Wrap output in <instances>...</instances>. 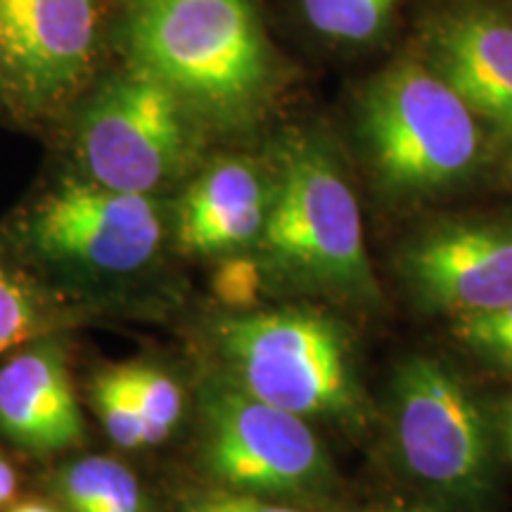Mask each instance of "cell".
Masks as SVG:
<instances>
[{"label": "cell", "mask_w": 512, "mask_h": 512, "mask_svg": "<svg viewBox=\"0 0 512 512\" xmlns=\"http://www.w3.org/2000/svg\"><path fill=\"white\" fill-rule=\"evenodd\" d=\"M133 64L221 126L252 119L273 81L271 50L245 0H131Z\"/></svg>", "instance_id": "1"}, {"label": "cell", "mask_w": 512, "mask_h": 512, "mask_svg": "<svg viewBox=\"0 0 512 512\" xmlns=\"http://www.w3.org/2000/svg\"><path fill=\"white\" fill-rule=\"evenodd\" d=\"M266 261L292 283L375 302L361 209L323 143L294 136L280 150V178L261 233Z\"/></svg>", "instance_id": "2"}, {"label": "cell", "mask_w": 512, "mask_h": 512, "mask_svg": "<svg viewBox=\"0 0 512 512\" xmlns=\"http://www.w3.org/2000/svg\"><path fill=\"white\" fill-rule=\"evenodd\" d=\"M361 136L382 183L430 192L463 181L482 157L477 117L432 69L394 64L363 93Z\"/></svg>", "instance_id": "3"}, {"label": "cell", "mask_w": 512, "mask_h": 512, "mask_svg": "<svg viewBox=\"0 0 512 512\" xmlns=\"http://www.w3.org/2000/svg\"><path fill=\"white\" fill-rule=\"evenodd\" d=\"M216 347L228 377L256 399L299 418L356 408L351 349L335 320L311 311H259L223 318Z\"/></svg>", "instance_id": "4"}, {"label": "cell", "mask_w": 512, "mask_h": 512, "mask_svg": "<svg viewBox=\"0 0 512 512\" xmlns=\"http://www.w3.org/2000/svg\"><path fill=\"white\" fill-rule=\"evenodd\" d=\"M192 150L188 105L138 64L102 83L76 128L86 178L136 195L152 197L174 183Z\"/></svg>", "instance_id": "5"}, {"label": "cell", "mask_w": 512, "mask_h": 512, "mask_svg": "<svg viewBox=\"0 0 512 512\" xmlns=\"http://www.w3.org/2000/svg\"><path fill=\"white\" fill-rule=\"evenodd\" d=\"M200 456L223 489L309 496L330 482V458L306 418L256 399L230 377L200 392Z\"/></svg>", "instance_id": "6"}, {"label": "cell", "mask_w": 512, "mask_h": 512, "mask_svg": "<svg viewBox=\"0 0 512 512\" xmlns=\"http://www.w3.org/2000/svg\"><path fill=\"white\" fill-rule=\"evenodd\" d=\"M394 437L415 482L448 501L475 505L494 479L489 434L475 399L444 363L411 356L394 377Z\"/></svg>", "instance_id": "7"}, {"label": "cell", "mask_w": 512, "mask_h": 512, "mask_svg": "<svg viewBox=\"0 0 512 512\" xmlns=\"http://www.w3.org/2000/svg\"><path fill=\"white\" fill-rule=\"evenodd\" d=\"M24 240L46 264L93 278H124L157 259L162 209L150 195L67 178L31 211Z\"/></svg>", "instance_id": "8"}, {"label": "cell", "mask_w": 512, "mask_h": 512, "mask_svg": "<svg viewBox=\"0 0 512 512\" xmlns=\"http://www.w3.org/2000/svg\"><path fill=\"white\" fill-rule=\"evenodd\" d=\"M95 41V0H0V46L12 91L46 110L83 81Z\"/></svg>", "instance_id": "9"}, {"label": "cell", "mask_w": 512, "mask_h": 512, "mask_svg": "<svg viewBox=\"0 0 512 512\" xmlns=\"http://www.w3.org/2000/svg\"><path fill=\"white\" fill-rule=\"evenodd\" d=\"M403 273L432 309L479 316L512 304V223H451L403 254Z\"/></svg>", "instance_id": "10"}, {"label": "cell", "mask_w": 512, "mask_h": 512, "mask_svg": "<svg viewBox=\"0 0 512 512\" xmlns=\"http://www.w3.org/2000/svg\"><path fill=\"white\" fill-rule=\"evenodd\" d=\"M0 432L41 456L69 451L86 437L60 344H34L0 368Z\"/></svg>", "instance_id": "11"}, {"label": "cell", "mask_w": 512, "mask_h": 512, "mask_svg": "<svg viewBox=\"0 0 512 512\" xmlns=\"http://www.w3.org/2000/svg\"><path fill=\"white\" fill-rule=\"evenodd\" d=\"M432 72L512 145V24L467 10L441 19L430 34Z\"/></svg>", "instance_id": "12"}, {"label": "cell", "mask_w": 512, "mask_h": 512, "mask_svg": "<svg viewBox=\"0 0 512 512\" xmlns=\"http://www.w3.org/2000/svg\"><path fill=\"white\" fill-rule=\"evenodd\" d=\"M273 202V185L254 164L226 159L190 185L176 216L183 252L214 256L259 242Z\"/></svg>", "instance_id": "13"}, {"label": "cell", "mask_w": 512, "mask_h": 512, "mask_svg": "<svg viewBox=\"0 0 512 512\" xmlns=\"http://www.w3.org/2000/svg\"><path fill=\"white\" fill-rule=\"evenodd\" d=\"M53 489L69 512H147L138 477L107 456L76 458L53 477Z\"/></svg>", "instance_id": "14"}, {"label": "cell", "mask_w": 512, "mask_h": 512, "mask_svg": "<svg viewBox=\"0 0 512 512\" xmlns=\"http://www.w3.org/2000/svg\"><path fill=\"white\" fill-rule=\"evenodd\" d=\"M128 387L143 418L147 446L164 444L183 420V392L164 370L152 366H124Z\"/></svg>", "instance_id": "15"}, {"label": "cell", "mask_w": 512, "mask_h": 512, "mask_svg": "<svg viewBox=\"0 0 512 512\" xmlns=\"http://www.w3.org/2000/svg\"><path fill=\"white\" fill-rule=\"evenodd\" d=\"M93 406L107 437L119 448H126V451L147 448L143 418H140L136 399L128 387L124 366L110 368L95 377Z\"/></svg>", "instance_id": "16"}, {"label": "cell", "mask_w": 512, "mask_h": 512, "mask_svg": "<svg viewBox=\"0 0 512 512\" xmlns=\"http://www.w3.org/2000/svg\"><path fill=\"white\" fill-rule=\"evenodd\" d=\"M396 0H304L309 22L339 41H368L384 27Z\"/></svg>", "instance_id": "17"}, {"label": "cell", "mask_w": 512, "mask_h": 512, "mask_svg": "<svg viewBox=\"0 0 512 512\" xmlns=\"http://www.w3.org/2000/svg\"><path fill=\"white\" fill-rule=\"evenodd\" d=\"M48 309L27 280L0 261V354L41 335Z\"/></svg>", "instance_id": "18"}, {"label": "cell", "mask_w": 512, "mask_h": 512, "mask_svg": "<svg viewBox=\"0 0 512 512\" xmlns=\"http://www.w3.org/2000/svg\"><path fill=\"white\" fill-rule=\"evenodd\" d=\"M456 335L486 361L512 370V304L479 316L458 318Z\"/></svg>", "instance_id": "19"}, {"label": "cell", "mask_w": 512, "mask_h": 512, "mask_svg": "<svg viewBox=\"0 0 512 512\" xmlns=\"http://www.w3.org/2000/svg\"><path fill=\"white\" fill-rule=\"evenodd\" d=\"M181 512H309V510L292 508V505H285V503H273L264 496L219 489V491H204V494L188 496L183 501Z\"/></svg>", "instance_id": "20"}, {"label": "cell", "mask_w": 512, "mask_h": 512, "mask_svg": "<svg viewBox=\"0 0 512 512\" xmlns=\"http://www.w3.org/2000/svg\"><path fill=\"white\" fill-rule=\"evenodd\" d=\"M15 491H17L15 470H12V465L8 463V460L0 456V508L15 498Z\"/></svg>", "instance_id": "21"}, {"label": "cell", "mask_w": 512, "mask_h": 512, "mask_svg": "<svg viewBox=\"0 0 512 512\" xmlns=\"http://www.w3.org/2000/svg\"><path fill=\"white\" fill-rule=\"evenodd\" d=\"M10 512H69V510H62L57 508V505H50L46 501H22L12 505Z\"/></svg>", "instance_id": "22"}, {"label": "cell", "mask_w": 512, "mask_h": 512, "mask_svg": "<svg viewBox=\"0 0 512 512\" xmlns=\"http://www.w3.org/2000/svg\"><path fill=\"white\" fill-rule=\"evenodd\" d=\"M8 83V74H5V57H3V46H0V91Z\"/></svg>", "instance_id": "23"}, {"label": "cell", "mask_w": 512, "mask_h": 512, "mask_svg": "<svg viewBox=\"0 0 512 512\" xmlns=\"http://www.w3.org/2000/svg\"><path fill=\"white\" fill-rule=\"evenodd\" d=\"M510 432H512V422H510Z\"/></svg>", "instance_id": "24"}]
</instances>
